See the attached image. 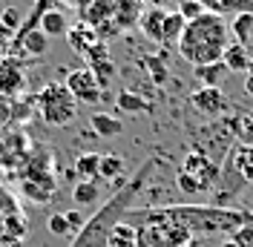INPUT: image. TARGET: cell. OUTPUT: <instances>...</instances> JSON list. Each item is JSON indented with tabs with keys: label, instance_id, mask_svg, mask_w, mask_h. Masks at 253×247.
<instances>
[{
	"label": "cell",
	"instance_id": "obj_25",
	"mask_svg": "<svg viewBox=\"0 0 253 247\" xmlns=\"http://www.w3.org/2000/svg\"><path fill=\"white\" fill-rule=\"evenodd\" d=\"M46 227H49V233H55V236H69L72 233V227H69V221H66V216H49V221H46Z\"/></svg>",
	"mask_w": 253,
	"mask_h": 247
},
{
	"label": "cell",
	"instance_id": "obj_28",
	"mask_svg": "<svg viewBox=\"0 0 253 247\" xmlns=\"http://www.w3.org/2000/svg\"><path fill=\"white\" fill-rule=\"evenodd\" d=\"M9 118H12V101L0 95V126H3V124L9 121Z\"/></svg>",
	"mask_w": 253,
	"mask_h": 247
},
{
	"label": "cell",
	"instance_id": "obj_5",
	"mask_svg": "<svg viewBox=\"0 0 253 247\" xmlns=\"http://www.w3.org/2000/svg\"><path fill=\"white\" fill-rule=\"evenodd\" d=\"M26 89V75L15 61H3L0 63V95L3 98H17V95Z\"/></svg>",
	"mask_w": 253,
	"mask_h": 247
},
{
	"label": "cell",
	"instance_id": "obj_27",
	"mask_svg": "<svg viewBox=\"0 0 253 247\" xmlns=\"http://www.w3.org/2000/svg\"><path fill=\"white\" fill-rule=\"evenodd\" d=\"M63 216H66V221H69L72 233H81V230H84V224H86V221H84V216H81L78 210H66Z\"/></svg>",
	"mask_w": 253,
	"mask_h": 247
},
{
	"label": "cell",
	"instance_id": "obj_23",
	"mask_svg": "<svg viewBox=\"0 0 253 247\" xmlns=\"http://www.w3.org/2000/svg\"><path fill=\"white\" fill-rule=\"evenodd\" d=\"M178 15L184 17L187 23H193V20H199V17L205 15V9H202V3H196V0H181V3H178Z\"/></svg>",
	"mask_w": 253,
	"mask_h": 247
},
{
	"label": "cell",
	"instance_id": "obj_29",
	"mask_svg": "<svg viewBox=\"0 0 253 247\" xmlns=\"http://www.w3.org/2000/svg\"><path fill=\"white\" fill-rule=\"evenodd\" d=\"M147 66L153 69L150 75L156 78V81H164V78H167V75H164V63H161V61H150V63H147Z\"/></svg>",
	"mask_w": 253,
	"mask_h": 247
},
{
	"label": "cell",
	"instance_id": "obj_24",
	"mask_svg": "<svg viewBox=\"0 0 253 247\" xmlns=\"http://www.w3.org/2000/svg\"><path fill=\"white\" fill-rule=\"evenodd\" d=\"M118 107L124 109V112H141V109H147V104L135 92H121L118 95Z\"/></svg>",
	"mask_w": 253,
	"mask_h": 247
},
{
	"label": "cell",
	"instance_id": "obj_34",
	"mask_svg": "<svg viewBox=\"0 0 253 247\" xmlns=\"http://www.w3.org/2000/svg\"><path fill=\"white\" fill-rule=\"evenodd\" d=\"M184 247H202V245H199V242H196V239H193V242H187V245H184Z\"/></svg>",
	"mask_w": 253,
	"mask_h": 247
},
{
	"label": "cell",
	"instance_id": "obj_13",
	"mask_svg": "<svg viewBox=\"0 0 253 247\" xmlns=\"http://www.w3.org/2000/svg\"><path fill=\"white\" fill-rule=\"evenodd\" d=\"M92 129L98 135H104V138H115V135H121V129H124V124L121 118H112V115H104V112H98L92 115Z\"/></svg>",
	"mask_w": 253,
	"mask_h": 247
},
{
	"label": "cell",
	"instance_id": "obj_19",
	"mask_svg": "<svg viewBox=\"0 0 253 247\" xmlns=\"http://www.w3.org/2000/svg\"><path fill=\"white\" fill-rule=\"evenodd\" d=\"M184 26H187V20L178 15V12H167V20H164V41H161V43H178Z\"/></svg>",
	"mask_w": 253,
	"mask_h": 247
},
{
	"label": "cell",
	"instance_id": "obj_35",
	"mask_svg": "<svg viewBox=\"0 0 253 247\" xmlns=\"http://www.w3.org/2000/svg\"><path fill=\"white\" fill-rule=\"evenodd\" d=\"M248 126H251V135H253V115H248Z\"/></svg>",
	"mask_w": 253,
	"mask_h": 247
},
{
	"label": "cell",
	"instance_id": "obj_22",
	"mask_svg": "<svg viewBox=\"0 0 253 247\" xmlns=\"http://www.w3.org/2000/svg\"><path fill=\"white\" fill-rule=\"evenodd\" d=\"M219 15H253V0H221Z\"/></svg>",
	"mask_w": 253,
	"mask_h": 247
},
{
	"label": "cell",
	"instance_id": "obj_9",
	"mask_svg": "<svg viewBox=\"0 0 253 247\" xmlns=\"http://www.w3.org/2000/svg\"><path fill=\"white\" fill-rule=\"evenodd\" d=\"M221 63L227 66V72H251L253 69V58H251V49L242 46V43H230L224 49V58Z\"/></svg>",
	"mask_w": 253,
	"mask_h": 247
},
{
	"label": "cell",
	"instance_id": "obj_2",
	"mask_svg": "<svg viewBox=\"0 0 253 247\" xmlns=\"http://www.w3.org/2000/svg\"><path fill=\"white\" fill-rule=\"evenodd\" d=\"M150 167H153V161H147L141 170H138V175L129 181V187L112 193L110 204H104V207H101V210H98V213L84 224V230H81V236L75 239V245H72V247H107L110 230L118 224V221H124L121 216L126 213L129 201L138 196V190H141V184H144V175L150 172Z\"/></svg>",
	"mask_w": 253,
	"mask_h": 247
},
{
	"label": "cell",
	"instance_id": "obj_21",
	"mask_svg": "<svg viewBox=\"0 0 253 247\" xmlns=\"http://www.w3.org/2000/svg\"><path fill=\"white\" fill-rule=\"evenodd\" d=\"M124 172V161L118 155H101V167H98V178H118Z\"/></svg>",
	"mask_w": 253,
	"mask_h": 247
},
{
	"label": "cell",
	"instance_id": "obj_3",
	"mask_svg": "<svg viewBox=\"0 0 253 247\" xmlns=\"http://www.w3.org/2000/svg\"><path fill=\"white\" fill-rule=\"evenodd\" d=\"M38 112L49 126H66L78 115V101L66 89V83H46L38 92Z\"/></svg>",
	"mask_w": 253,
	"mask_h": 247
},
{
	"label": "cell",
	"instance_id": "obj_20",
	"mask_svg": "<svg viewBox=\"0 0 253 247\" xmlns=\"http://www.w3.org/2000/svg\"><path fill=\"white\" fill-rule=\"evenodd\" d=\"M233 167H236L242 175H245V181H253V144H245V147H239L236 155H233Z\"/></svg>",
	"mask_w": 253,
	"mask_h": 247
},
{
	"label": "cell",
	"instance_id": "obj_1",
	"mask_svg": "<svg viewBox=\"0 0 253 247\" xmlns=\"http://www.w3.org/2000/svg\"><path fill=\"white\" fill-rule=\"evenodd\" d=\"M227 46H230V26L224 23L221 15H213V12H205L199 20L187 23L175 43L178 55L193 69L207 66V63H219Z\"/></svg>",
	"mask_w": 253,
	"mask_h": 247
},
{
	"label": "cell",
	"instance_id": "obj_6",
	"mask_svg": "<svg viewBox=\"0 0 253 247\" xmlns=\"http://www.w3.org/2000/svg\"><path fill=\"white\" fill-rule=\"evenodd\" d=\"M190 101H193V107L199 109V112H205V115H221L224 109L230 107L219 86H202L199 92L190 95Z\"/></svg>",
	"mask_w": 253,
	"mask_h": 247
},
{
	"label": "cell",
	"instance_id": "obj_30",
	"mask_svg": "<svg viewBox=\"0 0 253 247\" xmlns=\"http://www.w3.org/2000/svg\"><path fill=\"white\" fill-rule=\"evenodd\" d=\"M196 3H202V9H205V12H213V15H219L221 0H196Z\"/></svg>",
	"mask_w": 253,
	"mask_h": 247
},
{
	"label": "cell",
	"instance_id": "obj_15",
	"mask_svg": "<svg viewBox=\"0 0 253 247\" xmlns=\"http://www.w3.org/2000/svg\"><path fill=\"white\" fill-rule=\"evenodd\" d=\"M72 199H75V204L89 207V204L101 199V187H98V181H78L75 190H72Z\"/></svg>",
	"mask_w": 253,
	"mask_h": 247
},
{
	"label": "cell",
	"instance_id": "obj_32",
	"mask_svg": "<svg viewBox=\"0 0 253 247\" xmlns=\"http://www.w3.org/2000/svg\"><path fill=\"white\" fill-rule=\"evenodd\" d=\"M221 247H239V242H236V239H230V242H224Z\"/></svg>",
	"mask_w": 253,
	"mask_h": 247
},
{
	"label": "cell",
	"instance_id": "obj_8",
	"mask_svg": "<svg viewBox=\"0 0 253 247\" xmlns=\"http://www.w3.org/2000/svg\"><path fill=\"white\" fill-rule=\"evenodd\" d=\"M164 20H167V12L156 6V9H144L141 17H138V26H141V32L150 41L161 43L164 41Z\"/></svg>",
	"mask_w": 253,
	"mask_h": 247
},
{
	"label": "cell",
	"instance_id": "obj_12",
	"mask_svg": "<svg viewBox=\"0 0 253 247\" xmlns=\"http://www.w3.org/2000/svg\"><path fill=\"white\" fill-rule=\"evenodd\" d=\"M66 41H69V46H72V52H89V49L98 43L95 41V32L92 26H86L84 29V23H81L78 29H69V35H66Z\"/></svg>",
	"mask_w": 253,
	"mask_h": 247
},
{
	"label": "cell",
	"instance_id": "obj_11",
	"mask_svg": "<svg viewBox=\"0 0 253 247\" xmlns=\"http://www.w3.org/2000/svg\"><path fill=\"white\" fill-rule=\"evenodd\" d=\"M38 23H41L38 29L43 32L46 38H66V35H69V23H66V17H63L58 9H49Z\"/></svg>",
	"mask_w": 253,
	"mask_h": 247
},
{
	"label": "cell",
	"instance_id": "obj_31",
	"mask_svg": "<svg viewBox=\"0 0 253 247\" xmlns=\"http://www.w3.org/2000/svg\"><path fill=\"white\" fill-rule=\"evenodd\" d=\"M245 92L253 98V72H248V78H245Z\"/></svg>",
	"mask_w": 253,
	"mask_h": 247
},
{
	"label": "cell",
	"instance_id": "obj_10",
	"mask_svg": "<svg viewBox=\"0 0 253 247\" xmlns=\"http://www.w3.org/2000/svg\"><path fill=\"white\" fill-rule=\"evenodd\" d=\"M181 172H187V175H193V178H196V181H199V184L202 187H207V181H210V178H213V164H210V161H207L205 155H187V161H184V167H181Z\"/></svg>",
	"mask_w": 253,
	"mask_h": 247
},
{
	"label": "cell",
	"instance_id": "obj_14",
	"mask_svg": "<svg viewBox=\"0 0 253 247\" xmlns=\"http://www.w3.org/2000/svg\"><path fill=\"white\" fill-rule=\"evenodd\" d=\"M193 75L199 78L205 86H219L221 78L227 75V66H224L221 61L219 63H207V66H196V69H193Z\"/></svg>",
	"mask_w": 253,
	"mask_h": 247
},
{
	"label": "cell",
	"instance_id": "obj_18",
	"mask_svg": "<svg viewBox=\"0 0 253 247\" xmlns=\"http://www.w3.org/2000/svg\"><path fill=\"white\" fill-rule=\"evenodd\" d=\"M98 167H101V155L98 153H84L75 161V170L84 175V181H95L98 178Z\"/></svg>",
	"mask_w": 253,
	"mask_h": 247
},
{
	"label": "cell",
	"instance_id": "obj_16",
	"mask_svg": "<svg viewBox=\"0 0 253 247\" xmlns=\"http://www.w3.org/2000/svg\"><path fill=\"white\" fill-rule=\"evenodd\" d=\"M230 32L236 35V43L251 46V41H253V15H236L233 23H230Z\"/></svg>",
	"mask_w": 253,
	"mask_h": 247
},
{
	"label": "cell",
	"instance_id": "obj_33",
	"mask_svg": "<svg viewBox=\"0 0 253 247\" xmlns=\"http://www.w3.org/2000/svg\"><path fill=\"white\" fill-rule=\"evenodd\" d=\"M63 3H69V6H81L84 0H63Z\"/></svg>",
	"mask_w": 253,
	"mask_h": 247
},
{
	"label": "cell",
	"instance_id": "obj_7",
	"mask_svg": "<svg viewBox=\"0 0 253 247\" xmlns=\"http://www.w3.org/2000/svg\"><path fill=\"white\" fill-rule=\"evenodd\" d=\"M107 247H150L144 242L141 230L129 221H118L110 230V239H107Z\"/></svg>",
	"mask_w": 253,
	"mask_h": 247
},
{
	"label": "cell",
	"instance_id": "obj_4",
	"mask_svg": "<svg viewBox=\"0 0 253 247\" xmlns=\"http://www.w3.org/2000/svg\"><path fill=\"white\" fill-rule=\"evenodd\" d=\"M66 89L72 92V98L78 101V104H98L101 98H104V83L98 81L89 66H84V69H72L69 75H66Z\"/></svg>",
	"mask_w": 253,
	"mask_h": 247
},
{
	"label": "cell",
	"instance_id": "obj_26",
	"mask_svg": "<svg viewBox=\"0 0 253 247\" xmlns=\"http://www.w3.org/2000/svg\"><path fill=\"white\" fill-rule=\"evenodd\" d=\"M178 187H181L184 193H199V190H205V187L199 184L193 175H187V172H178Z\"/></svg>",
	"mask_w": 253,
	"mask_h": 247
},
{
	"label": "cell",
	"instance_id": "obj_17",
	"mask_svg": "<svg viewBox=\"0 0 253 247\" xmlns=\"http://www.w3.org/2000/svg\"><path fill=\"white\" fill-rule=\"evenodd\" d=\"M23 49L29 55H46L49 52V38L41 29H26L23 32Z\"/></svg>",
	"mask_w": 253,
	"mask_h": 247
}]
</instances>
